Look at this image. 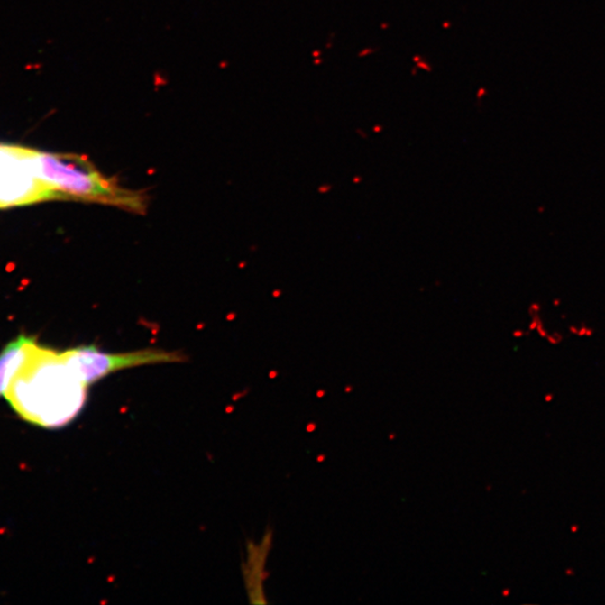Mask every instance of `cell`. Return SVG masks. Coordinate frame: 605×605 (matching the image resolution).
Here are the masks:
<instances>
[{
    "instance_id": "6da1fadb",
    "label": "cell",
    "mask_w": 605,
    "mask_h": 605,
    "mask_svg": "<svg viewBox=\"0 0 605 605\" xmlns=\"http://www.w3.org/2000/svg\"><path fill=\"white\" fill-rule=\"evenodd\" d=\"M87 387L64 360L62 351L34 342L26 362L5 392L18 417L41 428L67 426L85 408Z\"/></svg>"
},
{
    "instance_id": "7a4b0ae2",
    "label": "cell",
    "mask_w": 605,
    "mask_h": 605,
    "mask_svg": "<svg viewBox=\"0 0 605 605\" xmlns=\"http://www.w3.org/2000/svg\"><path fill=\"white\" fill-rule=\"evenodd\" d=\"M33 161L36 175L59 200L99 203L138 215L149 206L145 193L123 187L86 157L34 150Z\"/></svg>"
},
{
    "instance_id": "3957f363",
    "label": "cell",
    "mask_w": 605,
    "mask_h": 605,
    "mask_svg": "<svg viewBox=\"0 0 605 605\" xmlns=\"http://www.w3.org/2000/svg\"><path fill=\"white\" fill-rule=\"evenodd\" d=\"M64 360L87 387L115 372L151 364L182 362L183 355L160 349H142L110 353L95 345H82L62 351Z\"/></svg>"
},
{
    "instance_id": "277c9868",
    "label": "cell",
    "mask_w": 605,
    "mask_h": 605,
    "mask_svg": "<svg viewBox=\"0 0 605 605\" xmlns=\"http://www.w3.org/2000/svg\"><path fill=\"white\" fill-rule=\"evenodd\" d=\"M34 150L0 144V209L59 200L57 194L38 178Z\"/></svg>"
},
{
    "instance_id": "5b68a950",
    "label": "cell",
    "mask_w": 605,
    "mask_h": 605,
    "mask_svg": "<svg viewBox=\"0 0 605 605\" xmlns=\"http://www.w3.org/2000/svg\"><path fill=\"white\" fill-rule=\"evenodd\" d=\"M35 341L29 336L21 335L5 346L0 353V396H5L9 383L26 362Z\"/></svg>"
}]
</instances>
